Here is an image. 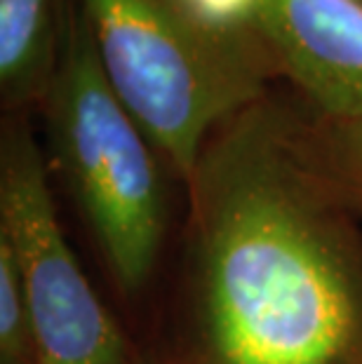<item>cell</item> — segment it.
<instances>
[{
	"label": "cell",
	"mask_w": 362,
	"mask_h": 364,
	"mask_svg": "<svg viewBox=\"0 0 362 364\" xmlns=\"http://www.w3.org/2000/svg\"><path fill=\"white\" fill-rule=\"evenodd\" d=\"M142 364H362V214L268 92L207 139Z\"/></svg>",
	"instance_id": "obj_1"
},
{
	"label": "cell",
	"mask_w": 362,
	"mask_h": 364,
	"mask_svg": "<svg viewBox=\"0 0 362 364\" xmlns=\"http://www.w3.org/2000/svg\"><path fill=\"white\" fill-rule=\"evenodd\" d=\"M41 113L52 174L71 196L115 289L139 301L156 284L172 235L169 167L115 97L82 7L71 0Z\"/></svg>",
	"instance_id": "obj_2"
},
{
	"label": "cell",
	"mask_w": 362,
	"mask_h": 364,
	"mask_svg": "<svg viewBox=\"0 0 362 364\" xmlns=\"http://www.w3.org/2000/svg\"><path fill=\"white\" fill-rule=\"evenodd\" d=\"M115 97L174 179L186 183L219 125L278 75L254 33L203 24L174 0H80Z\"/></svg>",
	"instance_id": "obj_3"
},
{
	"label": "cell",
	"mask_w": 362,
	"mask_h": 364,
	"mask_svg": "<svg viewBox=\"0 0 362 364\" xmlns=\"http://www.w3.org/2000/svg\"><path fill=\"white\" fill-rule=\"evenodd\" d=\"M50 162L26 113L0 127V237L24 284L36 364H142V350L115 320L61 228Z\"/></svg>",
	"instance_id": "obj_4"
},
{
	"label": "cell",
	"mask_w": 362,
	"mask_h": 364,
	"mask_svg": "<svg viewBox=\"0 0 362 364\" xmlns=\"http://www.w3.org/2000/svg\"><path fill=\"white\" fill-rule=\"evenodd\" d=\"M254 36L318 118H362V3L259 0Z\"/></svg>",
	"instance_id": "obj_5"
},
{
	"label": "cell",
	"mask_w": 362,
	"mask_h": 364,
	"mask_svg": "<svg viewBox=\"0 0 362 364\" xmlns=\"http://www.w3.org/2000/svg\"><path fill=\"white\" fill-rule=\"evenodd\" d=\"M68 0H0V99L7 113L41 108L57 75Z\"/></svg>",
	"instance_id": "obj_6"
},
{
	"label": "cell",
	"mask_w": 362,
	"mask_h": 364,
	"mask_svg": "<svg viewBox=\"0 0 362 364\" xmlns=\"http://www.w3.org/2000/svg\"><path fill=\"white\" fill-rule=\"evenodd\" d=\"M311 127L325 174L339 196L362 214V118H318L311 113Z\"/></svg>",
	"instance_id": "obj_7"
},
{
	"label": "cell",
	"mask_w": 362,
	"mask_h": 364,
	"mask_svg": "<svg viewBox=\"0 0 362 364\" xmlns=\"http://www.w3.org/2000/svg\"><path fill=\"white\" fill-rule=\"evenodd\" d=\"M0 364H36L24 284L10 245L0 237Z\"/></svg>",
	"instance_id": "obj_8"
},
{
	"label": "cell",
	"mask_w": 362,
	"mask_h": 364,
	"mask_svg": "<svg viewBox=\"0 0 362 364\" xmlns=\"http://www.w3.org/2000/svg\"><path fill=\"white\" fill-rule=\"evenodd\" d=\"M203 24L228 33H254L259 0H174Z\"/></svg>",
	"instance_id": "obj_9"
},
{
	"label": "cell",
	"mask_w": 362,
	"mask_h": 364,
	"mask_svg": "<svg viewBox=\"0 0 362 364\" xmlns=\"http://www.w3.org/2000/svg\"><path fill=\"white\" fill-rule=\"evenodd\" d=\"M358 3H362V0H358Z\"/></svg>",
	"instance_id": "obj_10"
}]
</instances>
